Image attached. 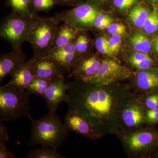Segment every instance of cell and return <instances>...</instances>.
<instances>
[{"mask_svg": "<svg viewBox=\"0 0 158 158\" xmlns=\"http://www.w3.org/2000/svg\"><path fill=\"white\" fill-rule=\"evenodd\" d=\"M30 118L31 124L29 146L40 145L58 149L68 137L69 131L56 112L49 111L37 120L31 117Z\"/></svg>", "mask_w": 158, "mask_h": 158, "instance_id": "1", "label": "cell"}, {"mask_svg": "<svg viewBox=\"0 0 158 158\" xmlns=\"http://www.w3.org/2000/svg\"><path fill=\"white\" fill-rule=\"evenodd\" d=\"M30 94L7 85L0 87V122L17 121L30 114Z\"/></svg>", "mask_w": 158, "mask_h": 158, "instance_id": "2", "label": "cell"}, {"mask_svg": "<svg viewBox=\"0 0 158 158\" xmlns=\"http://www.w3.org/2000/svg\"><path fill=\"white\" fill-rule=\"evenodd\" d=\"M60 23L56 15H36L27 41L33 49L34 56H45L52 50L55 33Z\"/></svg>", "mask_w": 158, "mask_h": 158, "instance_id": "3", "label": "cell"}, {"mask_svg": "<svg viewBox=\"0 0 158 158\" xmlns=\"http://www.w3.org/2000/svg\"><path fill=\"white\" fill-rule=\"evenodd\" d=\"M27 16L12 11L1 23L0 37L13 47H21L27 41L36 15Z\"/></svg>", "mask_w": 158, "mask_h": 158, "instance_id": "4", "label": "cell"}, {"mask_svg": "<svg viewBox=\"0 0 158 158\" xmlns=\"http://www.w3.org/2000/svg\"><path fill=\"white\" fill-rule=\"evenodd\" d=\"M98 5L90 2L79 3L70 10L56 13L60 21L70 25L80 31L93 27L94 20L100 12Z\"/></svg>", "mask_w": 158, "mask_h": 158, "instance_id": "5", "label": "cell"}, {"mask_svg": "<svg viewBox=\"0 0 158 158\" xmlns=\"http://www.w3.org/2000/svg\"><path fill=\"white\" fill-rule=\"evenodd\" d=\"M129 73V71L118 61L113 59H105L102 60L100 66L95 75L85 82L91 85L103 87L127 77Z\"/></svg>", "mask_w": 158, "mask_h": 158, "instance_id": "6", "label": "cell"}, {"mask_svg": "<svg viewBox=\"0 0 158 158\" xmlns=\"http://www.w3.org/2000/svg\"><path fill=\"white\" fill-rule=\"evenodd\" d=\"M32 65L37 77L55 80L63 78L67 70L53 59L45 56L31 58Z\"/></svg>", "mask_w": 158, "mask_h": 158, "instance_id": "7", "label": "cell"}, {"mask_svg": "<svg viewBox=\"0 0 158 158\" xmlns=\"http://www.w3.org/2000/svg\"><path fill=\"white\" fill-rule=\"evenodd\" d=\"M69 89L68 82L65 78L54 80L42 97L45 100L49 111L56 112L60 104L67 102L68 98L67 91Z\"/></svg>", "mask_w": 158, "mask_h": 158, "instance_id": "8", "label": "cell"}, {"mask_svg": "<svg viewBox=\"0 0 158 158\" xmlns=\"http://www.w3.org/2000/svg\"><path fill=\"white\" fill-rule=\"evenodd\" d=\"M47 56L55 60L70 73L82 57L77 52L74 40L65 45L52 50Z\"/></svg>", "mask_w": 158, "mask_h": 158, "instance_id": "9", "label": "cell"}, {"mask_svg": "<svg viewBox=\"0 0 158 158\" xmlns=\"http://www.w3.org/2000/svg\"><path fill=\"white\" fill-rule=\"evenodd\" d=\"M63 119L69 131H73L92 139H97L100 135L88 120L77 112L68 110Z\"/></svg>", "mask_w": 158, "mask_h": 158, "instance_id": "10", "label": "cell"}, {"mask_svg": "<svg viewBox=\"0 0 158 158\" xmlns=\"http://www.w3.org/2000/svg\"><path fill=\"white\" fill-rule=\"evenodd\" d=\"M101 62L96 56L82 57L69 73L68 77H73L77 81H86L96 73Z\"/></svg>", "mask_w": 158, "mask_h": 158, "instance_id": "11", "label": "cell"}, {"mask_svg": "<svg viewBox=\"0 0 158 158\" xmlns=\"http://www.w3.org/2000/svg\"><path fill=\"white\" fill-rule=\"evenodd\" d=\"M26 58L21 47L12 48L10 52L2 54L0 57V82L8 76H11L25 62Z\"/></svg>", "mask_w": 158, "mask_h": 158, "instance_id": "12", "label": "cell"}, {"mask_svg": "<svg viewBox=\"0 0 158 158\" xmlns=\"http://www.w3.org/2000/svg\"><path fill=\"white\" fill-rule=\"evenodd\" d=\"M11 76V80L6 85L26 90L36 77L31 59L24 62Z\"/></svg>", "mask_w": 158, "mask_h": 158, "instance_id": "13", "label": "cell"}, {"mask_svg": "<svg viewBox=\"0 0 158 158\" xmlns=\"http://www.w3.org/2000/svg\"><path fill=\"white\" fill-rule=\"evenodd\" d=\"M79 32L78 29L65 23L58 26L54 36L52 49L72 42L76 38Z\"/></svg>", "mask_w": 158, "mask_h": 158, "instance_id": "14", "label": "cell"}, {"mask_svg": "<svg viewBox=\"0 0 158 158\" xmlns=\"http://www.w3.org/2000/svg\"><path fill=\"white\" fill-rule=\"evenodd\" d=\"M130 148L138 150L147 146L158 145V133L155 131L137 133L131 136L128 141Z\"/></svg>", "mask_w": 158, "mask_h": 158, "instance_id": "15", "label": "cell"}, {"mask_svg": "<svg viewBox=\"0 0 158 158\" xmlns=\"http://www.w3.org/2000/svg\"><path fill=\"white\" fill-rule=\"evenodd\" d=\"M137 83L139 88L144 90H158V68L150 69L139 73Z\"/></svg>", "mask_w": 158, "mask_h": 158, "instance_id": "16", "label": "cell"}, {"mask_svg": "<svg viewBox=\"0 0 158 158\" xmlns=\"http://www.w3.org/2000/svg\"><path fill=\"white\" fill-rule=\"evenodd\" d=\"M152 9V6L150 8L140 2L130 9L129 15L130 19L137 27L143 28Z\"/></svg>", "mask_w": 158, "mask_h": 158, "instance_id": "17", "label": "cell"}, {"mask_svg": "<svg viewBox=\"0 0 158 158\" xmlns=\"http://www.w3.org/2000/svg\"><path fill=\"white\" fill-rule=\"evenodd\" d=\"M130 42L134 49L137 52L148 53L152 49L150 39L146 35L140 33H136L131 36Z\"/></svg>", "mask_w": 158, "mask_h": 158, "instance_id": "18", "label": "cell"}, {"mask_svg": "<svg viewBox=\"0 0 158 158\" xmlns=\"http://www.w3.org/2000/svg\"><path fill=\"white\" fill-rule=\"evenodd\" d=\"M53 81L54 80L52 79L36 77L26 90L30 94H34L38 96L43 97L46 89Z\"/></svg>", "mask_w": 158, "mask_h": 158, "instance_id": "19", "label": "cell"}, {"mask_svg": "<svg viewBox=\"0 0 158 158\" xmlns=\"http://www.w3.org/2000/svg\"><path fill=\"white\" fill-rule=\"evenodd\" d=\"M123 121L128 126H136L143 121V116L139 108L132 107L125 110L123 114Z\"/></svg>", "mask_w": 158, "mask_h": 158, "instance_id": "20", "label": "cell"}, {"mask_svg": "<svg viewBox=\"0 0 158 158\" xmlns=\"http://www.w3.org/2000/svg\"><path fill=\"white\" fill-rule=\"evenodd\" d=\"M152 9L143 27L146 34H155L158 33V5H152Z\"/></svg>", "mask_w": 158, "mask_h": 158, "instance_id": "21", "label": "cell"}, {"mask_svg": "<svg viewBox=\"0 0 158 158\" xmlns=\"http://www.w3.org/2000/svg\"><path fill=\"white\" fill-rule=\"evenodd\" d=\"M28 158H65L57 149L41 147L31 150L27 154Z\"/></svg>", "mask_w": 158, "mask_h": 158, "instance_id": "22", "label": "cell"}, {"mask_svg": "<svg viewBox=\"0 0 158 158\" xmlns=\"http://www.w3.org/2000/svg\"><path fill=\"white\" fill-rule=\"evenodd\" d=\"M7 2L13 12L25 16H34L31 13V0H7Z\"/></svg>", "mask_w": 158, "mask_h": 158, "instance_id": "23", "label": "cell"}, {"mask_svg": "<svg viewBox=\"0 0 158 158\" xmlns=\"http://www.w3.org/2000/svg\"><path fill=\"white\" fill-rule=\"evenodd\" d=\"M56 5L57 0H31V13L34 16L39 12H48Z\"/></svg>", "mask_w": 158, "mask_h": 158, "instance_id": "24", "label": "cell"}, {"mask_svg": "<svg viewBox=\"0 0 158 158\" xmlns=\"http://www.w3.org/2000/svg\"><path fill=\"white\" fill-rule=\"evenodd\" d=\"M74 43L77 53L83 57L84 54L87 53L90 47V38L85 32H80L76 38L74 40Z\"/></svg>", "mask_w": 158, "mask_h": 158, "instance_id": "25", "label": "cell"}, {"mask_svg": "<svg viewBox=\"0 0 158 158\" xmlns=\"http://www.w3.org/2000/svg\"><path fill=\"white\" fill-rule=\"evenodd\" d=\"M96 49L100 53L109 56H112L113 54L110 52L108 45V40L103 36L97 37L94 43Z\"/></svg>", "mask_w": 158, "mask_h": 158, "instance_id": "26", "label": "cell"}, {"mask_svg": "<svg viewBox=\"0 0 158 158\" xmlns=\"http://www.w3.org/2000/svg\"><path fill=\"white\" fill-rule=\"evenodd\" d=\"M113 6L121 11L130 10L133 6L140 2V0H112Z\"/></svg>", "mask_w": 158, "mask_h": 158, "instance_id": "27", "label": "cell"}, {"mask_svg": "<svg viewBox=\"0 0 158 158\" xmlns=\"http://www.w3.org/2000/svg\"><path fill=\"white\" fill-rule=\"evenodd\" d=\"M122 38L119 34H113L108 40V45L110 52L113 55L117 53L121 47Z\"/></svg>", "mask_w": 158, "mask_h": 158, "instance_id": "28", "label": "cell"}, {"mask_svg": "<svg viewBox=\"0 0 158 158\" xmlns=\"http://www.w3.org/2000/svg\"><path fill=\"white\" fill-rule=\"evenodd\" d=\"M106 30L110 34L112 35L119 34L121 35L125 34L126 32V28L125 26L121 23H112L106 29Z\"/></svg>", "mask_w": 158, "mask_h": 158, "instance_id": "29", "label": "cell"}, {"mask_svg": "<svg viewBox=\"0 0 158 158\" xmlns=\"http://www.w3.org/2000/svg\"><path fill=\"white\" fill-rule=\"evenodd\" d=\"M150 58H151V57L148 53L137 52L132 54L131 56L130 57V62L131 64H133V63L140 62V61H142V60L149 59Z\"/></svg>", "mask_w": 158, "mask_h": 158, "instance_id": "30", "label": "cell"}, {"mask_svg": "<svg viewBox=\"0 0 158 158\" xmlns=\"http://www.w3.org/2000/svg\"><path fill=\"white\" fill-rule=\"evenodd\" d=\"M145 104L150 110L158 107V94H154L146 99Z\"/></svg>", "mask_w": 158, "mask_h": 158, "instance_id": "31", "label": "cell"}, {"mask_svg": "<svg viewBox=\"0 0 158 158\" xmlns=\"http://www.w3.org/2000/svg\"><path fill=\"white\" fill-rule=\"evenodd\" d=\"M109 17L110 16H108L106 15L103 14L100 11L98 14L97 16L95 18L93 27L95 28L97 30H99L102 24L106 21Z\"/></svg>", "mask_w": 158, "mask_h": 158, "instance_id": "32", "label": "cell"}, {"mask_svg": "<svg viewBox=\"0 0 158 158\" xmlns=\"http://www.w3.org/2000/svg\"><path fill=\"white\" fill-rule=\"evenodd\" d=\"M147 118L150 123H158V107L152 110L149 109L147 112Z\"/></svg>", "mask_w": 158, "mask_h": 158, "instance_id": "33", "label": "cell"}, {"mask_svg": "<svg viewBox=\"0 0 158 158\" xmlns=\"http://www.w3.org/2000/svg\"><path fill=\"white\" fill-rule=\"evenodd\" d=\"M5 144H0V158H15L16 156L5 146Z\"/></svg>", "mask_w": 158, "mask_h": 158, "instance_id": "34", "label": "cell"}, {"mask_svg": "<svg viewBox=\"0 0 158 158\" xmlns=\"http://www.w3.org/2000/svg\"><path fill=\"white\" fill-rule=\"evenodd\" d=\"M9 140V137L8 131L0 122V144H5Z\"/></svg>", "mask_w": 158, "mask_h": 158, "instance_id": "35", "label": "cell"}, {"mask_svg": "<svg viewBox=\"0 0 158 158\" xmlns=\"http://www.w3.org/2000/svg\"><path fill=\"white\" fill-rule=\"evenodd\" d=\"M58 5L69 6H75L82 2L81 0H57Z\"/></svg>", "mask_w": 158, "mask_h": 158, "instance_id": "36", "label": "cell"}, {"mask_svg": "<svg viewBox=\"0 0 158 158\" xmlns=\"http://www.w3.org/2000/svg\"><path fill=\"white\" fill-rule=\"evenodd\" d=\"M152 48L156 55L158 56V35L155 37L152 43Z\"/></svg>", "mask_w": 158, "mask_h": 158, "instance_id": "37", "label": "cell"}, {"mask_svg": "<svg viewBox=\"0 0 158 158\" xmlns=\"http://www.w3.org/2000/svg\"><path fill=\"white\" fill-rule=\"evenodd\" d=\"M113 22V19L110 17L106 21L102 24L99 30H104L107 28Z\"/></svg>", "mask_w": 158, "mask_h": 158, "instance_id": "38", "label": "cell"}, {"mask_svg": "<svg viewBox=\"0 0 158 158\" xmlns=\"http://www.w3.org/2000/svg\"><path fill=\"white\" fill-rule=\"evenodd\" d=\"M110 0H87L88 2H91L95 3L96 5H98V6H100L102 4L104 3H106L109 2Z\"/></svg>", "mask_w": 158, "mask_h": 158, "instance_id": "39", "label": "cell"}, {"mask_svg": "<svg viewBox=\"0 0 158 158\" xmlns=\"http://www.w3.org/2000/svg\"><path fill=\"white\" fill-rule=\"evenodd\" d=\"M145 1L151 6L152 5H158V0H145Z\"/></svg>", "mask_w": 158, "mask_h": 158, "instance_id": "40", "label": "cell"}]
</instances>
